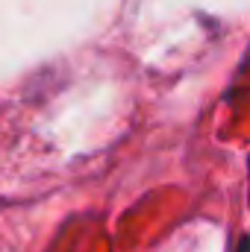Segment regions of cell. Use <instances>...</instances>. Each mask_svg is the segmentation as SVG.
Masks as SVG:
<instances>
[{
    "instance_id": "obj_1",
    "label": "cell",
    "mask_w": 250,
    "mask_h": 252,
    "mask_svg": "<svg viewBox=\"0 0 250 252\" xmlns=\"http://www.w3.org/2000/svg\"><path fill=\"white\" fill-rule=\"evenodd\" d=\"M245 250H248V247H245V241H242V247H239V252H245Z\"/></svg>"
}]
</instances>
